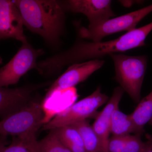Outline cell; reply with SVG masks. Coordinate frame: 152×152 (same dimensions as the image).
Masks as SVG:
<instances>
[{
	"label": "cell",
	"mask_w": 152,
	"mask_h": 152,
	"mask_svg": "<svg viewBox=\"0 0 152 152\" xmlns=\"http://www.w3.org/2000/svg\"><path fill=\"white\" fill-rule=\"evenodd\" d=\"M70 126L75 128L79 132L87 152H102L99 139L92 126L86 120Z\"/></svg>",
	"instance_id": "5bb4252c"
},
{
	"label": "cell",
	"mask_w": 152,
	"mask_h": 152,
	"mask_svg": "<svg viewBox=\"0 0 152 152\" xmlns=\"http://www.w3.org/2000/svg\"><path fill=\"white\" fill-rule=\"evenodd\" d=\"M2 152H41L36 135L14 137L11 143Z\"/></svg>",
	"instance_id": "e0dca14e"
},
{
	"label": "cell",
	"mask_w": 152,
	"mask_h": 152,
	"mask_svg": "<svg viewBox=\"0 0 152 152\" xmlns=\"http://www.w3.org/2000/svg\"><path fill=\"white\" fill-rule=\"evenodd\" d=\"M152 31V22L127 32L119 37L106 42H76L70 48L38 62L37 71L45 76L59 73L63 68L76 63L99 59L145 45V40Z\"/></svg>",
	"instance_id": "6da1fadb"
},
{
	"label": "cell",
	"mask_w": 152,
	"mask_h": 152,
	"mask_svg": "<svg viewBox=\"0 0 152 152\" xmlns=\"http://www.w3.org/2000/svg\"><path fill=\"white\" fill-rule=\"evenodd\" d=\"M54 130L60 140L71 152H87L81 137L75 128L67 126Z\"/></svg>",
	"instance_id": "9a60e30c"
},
{
	"label": "cell",
	"mask_w": 152,
	"mask_h": 152,
	"mask_svg": "<svg viewBox=\"0 0 152 152\" xmlns=\"http://www.w3.org/2000/svg\"><path fill=\"white\" fill-rule=\"evenodd\" d=\"M39 142L41 152H71L60 140L54 129Z\"/></svg>",
	"instance_id": "ac0fdd59"
},
{
	"label": "cell",
	"mask_w": 152,
	"mask_h": 152,
	"mask_svg": "<svg viewBox=\"0 0 152 152\" xmlns=\"http://www.w3.org/2000/svg\"><path fill=\"white\" fill-rule=\"evenodd\" d=\"M110 56L113 61L116 80L133 101L139 103L148 64L146 56L123 54Z\"/></svg>",
	"instance_id": "3957f363"
},
{
	"label": "cell",
	"mask_w": 152,
	"mask_h": 152,
	"mask_svg": "<svg viewBox=\"0 0 152 152\" xmlns=\"http://www.w3.org/2000/svg\"><path fill=\"white\" fill-rule=\"evenodd\" d=\"M104 60L94 59L71 65L49 88L45 99L55 93L76 86L86 80L91 75L103 66Z\"/></svg>",
	"instance_id": "ba28073f"
},
{
	"label": "cell",
	"mask_w": 152,
	"mask_h": 152,
	"mask_svg": "<svg viewBox=\"0 0 152 152\" xmlns=\"http://www.w3.org/2000/svg\"><path fill=\"white\" fill-rule=\"evenodd\" d=\"M119 2L125 7H130L135 3L139 2V1H119Z\"/></svg>",
	"instance_id": "7402d4cb"
},
{
	"label": "cell",
	"mask_w": 152,
	"mask_h": 152,
	"mask_svg": "<svg viewBox=\"0 0 152 152\" xmlns=\"http://www.w3.org/2000/svg\"><path fill=\"white\" fill-rule=\"evenodd\" d=\"M23 23L13 1L0 0V39H15L27 42L24 33Z\"/></svg>",
	"instance_id": "30bf717a"
},
{
	"label": "cell",
	"mask_w": 152,
	"mask_h": 152,
	"mask_svg": "<svg viewBox=\"0 0 152 152\" xmlns=\"http://www.w3.org/2000/svg\"><path fill=\"white\" fill-rule=\"evenodd\" d=\"M44 53L42 49L33 48L28 41L6 65L0 69V87L16 84L23 76L33 69H37V60Z\"/></svg>",
	"instance_id": "52a82bcc"
},
{
	"label": "cell",
	"mask_w": 152,
	"mask_h": 152,
	"mask_svg": "<svg viewBox=\"0 0 152 152\" xmlns=\"http://www.w3.org/2000/svg\"><path fill=\"white\" fill-rule=\"evenodd\" d=\"M24 26L50 45L58 42L64 32L66 10L56 0H14Z\"/></svg>",
	"instance_id": "7a4b0ae2"
},
{
	"label": "cell",
	"mask_w": 152,
	"mask_h": 152,
	"mask_svg": "<svg viewBox=\"0 0 152 152\" xmlns=\"http://www.w3.org/2000/svg\"><path fill=\"white\" fill-rule=\"evenodd\" d=\"M46 83L29 85L14 88L0 87V118L17 111L32 100L33 94Z\"/></svg>",
	"instance_id": "8fae6325"
},
{
	"label": "cell",
	"mask_w": 152,
	"mask_h": 152,
	"mask_svg": "<svg viewBox=\"0 0 152 152\" xmlns=\"http://www.w3.org/2000/svg\"><path fill=\"white\" fill-rule=\"evenodd\" d=\"M43 117L41 103L32 99L0 121V135L18 137L36 135L42 124Z\"/></svg>",
	"instance_id": "277c9868"
},
{
	"label": "cell",
	"mask_w": 152,
	"mask_h": 152,
	"mask_svg": "<svg viewBox=\"0 0 152 152\" xmlns=\"http://www.w3.org/2000/svg\"><path fill=\"white\" fill-rule=\"evenodd\" d=\"M141 134L126 136L123 146V152H143L146 146L145 142L142 141Z\"/></svg>",
	"instance_id": "d6986e66"
},
{
	"label": "cell",
	"mask_w": 152,
	"mask_h": 152,
	"mask_svg": "<svg viewBox=\"0 0 152 152\" xmlns=\"http://www.w3.org/2000/svg\"><path fill=\"white\" fill-rule=\"evenodd\" d=\"M124 91L120 86L114 90L112 97L105 107L99 113L92 127L100 141L102 152H108V144L110 134V124L112 114L119 108V104Z\"/></svg>",
	"instance_id": "7c38bea8"
},
{
	"label": "cell",
	"mask_w": 152,
	"mask_h": 152,
	"mask_svg": "<svg viewBox=\"0 0 152 152\" xmlns=\"http://www.w3.org/2000/svg\"><path fill=\"white\" fill-rule=\"evenodd\" d=\"M110 133L113 136H124L131 133L142 134L143 132L139 129L129 115H126L118 108L112 114Z\"/></svg>",
	"instance_id": "4fadbf2b"
},
{
	"label": "cell",
	"mask_w": 152,
	"mask_h": 152,
	"mask_svg": "<svg viewBox=\"0 0 152 152\" xmlns=\"http://www.w3.org/2000/svg\"><path fill=\"white\" fill-rule=\"evenodd\" d=\"M152 12V4L115 18H111L96 24L81 27L79 34L82 39L99 42L103 38L123 31H129L136 28L137 25Z\"/></svg>",
	"instance_id": "5b68a950"
},
{
	"label": "cell",
	"mask_w": 152,
	"mask_h": 152,
	"mask_svg": "<svg viewBox=\"0 0 152 152\" xmlns=\"http://www.w3.org/2000/svg\"><path fill=\"white\" fill-rule=\"evenodd\" d=\"M149 124L151 125L152 126V118H151V119L150 120V121H149Z\"/></svg>",
	"instance_id": "603a6c76"
},
{
	"label": "cell",
	"mask_w": 152,
	"mask_h": 152,
	"mask_svg": "<svg viewBox=\"0 0 152 152\" xmlns=\"http://www.w3.org/2000/svg\"><path fill=\"white\" fill-rule=\"evenodd\" d=\"M66 11L83 14L89 26L96 24L115 16L110 0H69L63 1Z\"/></svg>",
	"instance_id": "9c48e42d"
},
{
	"label": "cell",
	"mask_w": 152,
	"mask_h": 152,
	"mask_svg": "<svg viewBox=\"0 0 152 152\" xmlns=\"http://www.w3.org/2000/svg\"><path fill=\"white\" fill-rule=\"evenodd\" d=\"M147 141L146 146L143 152H152V135L147 134L146 135Z\"/></svg>",
	"instance_id": "ffe728a7"
},
{
	"label": "cell",
	"mask_w": 152,
	"mask_h": 152,
	"mask_svg": "<svg viewBox=\"0 0 152 152\" xmlns=\"http://www.w3.org/2000/svg\"><path fill=\"white\" fill-rule=\"evenodd\" d=\"M109 98L97 87L89 96L82 99L63 111L44 126L43 130L54 129L70 126L93 116L100 107L106 103Z\"/></svg>",
	"instance_id": "8992f818"
},
{
	"label": "cell",
	"mask_w": 152,
	"mask_h": 152,
	"mask_svg": "<svg viewBox=\"0 0 152 152\" xmlns=\"http://www.w3.org/2000/svg\"><path fill=\"white\" fill-rule=\"evenodd\" d=\"M2 61V59L1 58L0 56V64H1Z\"/></svg>",
	"instance_id": "cb8c5ba5"
},
{
	"label": "cell",
	"mask_w": 152,
	"mask_h": 152,
	"mask_svg": "<svg viewBox=\"0 0 152 152\" xmlns=\"http://www.w3.org/2000/svg\"><path fill=\"white\" fill-rule=\"evenodd\" d=\"M8 144L7 136L0 135V152H2L6 145Z\"/></svg>",
	"instance_id": "44dd1931"
},
{
	"label": "cell",
	"mask_w": 152,
	"mask_h": 152,
	"mask_svg": "<svg viewBox=\"0 0 152 152\" xmlns=\"http://www.w3.org/2000/svg\"><path fill=\"white\" fill-rule=\"evenodd\" d=\"M129 115L139 129L144 132L145 125L152 118V91L140 101L134 111Z\"/></svg>",
	"instance_id": "2e32d148"
}]
</instances>
